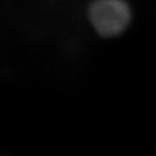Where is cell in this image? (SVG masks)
<instances>
[{"label":"cell","mask_w":156,"mask_h":156,"mask_svg":"<svg viewBox=\"0 0 156 156\" xmlns=\"http://www.w3.org/2000/svg\"><path fill=\"white\" fill-rule=\"evenodd\" d=\"M88 16L101 37L120 35L131 21V9L125 0H94L88 8Z\"/></svg>","instance_id":"1"}]
</instances>
